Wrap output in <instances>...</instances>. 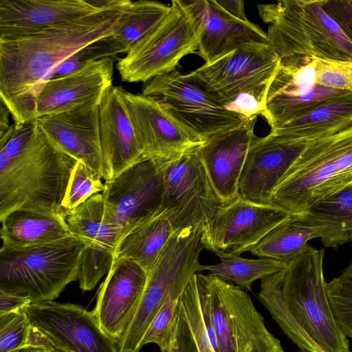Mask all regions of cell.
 Returning <instances> with one entry per match:
<instances>
[{
	"instance_id": "cell-1",
	"label": "cell",
	"mask_w": 352,
	"mask_h": 352,
	"mask_svg": "<svg viewBox=\"0 0 352 352\" xmlns=\"http://www.w3.org/2000/svg\"><path fill=\"white\" fill-rule=\"evenodd\" d=\"M112 7L36 32L0 37V99L14 125L34 121L36 100L56 67L82 48L113 32L131 3Z\"/></svg>"
},
{
	"instance_id": "cell-2",
	"label": "cell",
	"mask_w": 352,
	"mask_h": 352,
	"mask_svg": "<svg viewBox=\"0 0 352 352\" xmlns=\"http://www.w3.org/2000/svg\"><path fill=\"white\" fill-rule=\"evenodd\" d=\"M324 257V250L309 245L285 270L261 280L258 298L302 352H349L327 293Z\"/></svg>"
},
{
	"instance_id": "cell-3",
	"label": "cell",
	"mask_w": 352,
	"mask_h": 352,
	"mask_svg": "<svg viewBox=\"0 0 352 352\" xmlns=\"http://www.w3.org/2000/svg\"><path fill=\"white\" fill-rule=\"evenodd\" d=\"M76 162L52 144L36 120L14 125L0 144V220L16 210L64 212L61 204Z\"/></svg>"
},
{
	"instance_id": "cell-4",
	"label": "cell",
	"mask_w": 352,
	"mask_h": 352,
	"mask_svg": "<svg viewBox=\"0 0 352 352\" xmlns=\"http://www.w3.org/2000/svg\"><path fill=\"white\" fill-rule=\"evenodd\" d=\"M352 186V127L311 140L274 188L269 205L301 217Z\"/></svg>"
},
{
	"instance_id": "cell-5",
	"label": "cell",
	"mask_w": 352,
	"mask_h": 352,
	"mask_svg": "<svg viewBox=\"0 0 352 352\" xmlns=\"http://www.w3.org/2000/svg\"><path fill=\"white\" fill-rule=\"evenodd\" d=\"M324 0L258 4L268 41L280 58L306 56L352 64V42L323 8Z\"/></svg>"
},
{
	"instance_id": "cell-6",
	"label": "cell",
	"mask_w": 352,
	"mask_h": 352,
	"mask_svg": "<svg viewBox=\"0 0 352 352\" xmlns=\"http://www.w3.org/2000/svg\"><path fill=\"white\" fill-rule=\"evenodd\" d=\"M280 60L269 41H255L205 63L190 74L219 104L248 118L262 115Z\"/></svg>"
},
{
	"instance_id": "cell-7",
	"label": "cell",
	"mask_w": 352,
	"mask_h": 352,
	"mask_svg": "<svg viewBox=\"0 0 352 352\" xmlns=\"http://www.w3.org/2000/svg\"><path fill=\"white\" fill-rule=\"evenodd\" d=\"M85 245L69 237L23 248L0 249V291L31 303L54 300L78 280Z\"/></svg>"
},
{
	"instance_id": "cell-8",
	"label": "cell",
	"mask_w": 352,
	"mask_h": 352,
	"mask_svg": "<svg viewBox=\"0 0 352 352\" xmlns=\"http://www.w3.org/2000/svg\"><path fill=\"white\" fill-rule=\"evenodd\" d=\"M196 279L221 352H284L243 289L212 274Z\"/></svg>"
},
{
	"instance_id": "cell-9",
	"label": "cell",
	"mask_w": 352,
	"mask_h": 352,
	"mask_svg": "<svg viewBox=\"0 0 352 352\" xmlns=\"http://www.w3.org/2000/svg\"><path fill=\"white\" fill-rule=\"evenodd\" d=\"M204 249L201 238L190 232L173 234L148 274L144 293L126 331L117 342L119 352H140L155 316L173 293L183 292L191 277L205 270L199 262Z\"/></svg>"
},
{
	"instance_id": "cell-10",
	"label": "cell",
	"mask_w": 352,
	"mask_h": 352,
	"mask_svg": "<svg viewBox=\"0 0 352 352\" xmlns=\"http://www.w3.org/2000/svg\"><path fill=\"white\" fill-rule=\"evenodd\" d=\"M199 41L193 11L186 1L173 0L162 23L118 58L117 69L123 81L146 83L175 70L183 57L197 50Z\"/></svg>"
},
{
	"instance_id": "cell-11",
	"label": "cell",
	"mask_w": 352,
	"mask_h": 352,
	"mask_svg": "<svg viewBox=\"0 0 352 352\" xmlns=\"http://www.w3.org/2000/svg\"><path fill=\"white\" fill-rule=\"evenodd\" d=\"M197 148L161 164L163 190L159 212L170 221L174 233L204 226L226 205L214 190Z\"/></svg>"
},
{
	"instance_id": "cell-12",
	"label": "cell",
	"mask_w": 352,
	"mask_h": 352,
	"mask_svg": "<svg viewBox=\"0 0 352 352\" xmlns=\"http://www.w3.org/2000/svg\"><path fill=\"white\" fill-rule=\"evenodd\" d=\"M142 94L157 101L189 132L204 142L247 119L219 104L190 74H182L176 69L147 81Z\"/></svg>"
},
{
	"instance_id": "cell-13",
	"label": "cell",
	"mask_w": 352,
	"mask_h": 352,
	"mask_svg": "<svg viewBox=\"0 0 352 352\" xmlns=\"http://www.w3.org/2000/svg\"><path fill=\"white\" fill-rule=\"evenodd\" d=\"M316 63L306 56L281 58L262 113L271 129L305 116L330 98L352 92L319 84Z\"/></svg>"
},
{
	"instance_id": "cell-14",
	"label": "cell",
	"mask_w": 352,
	"mask_h": 352,
	"mask_svg": "<svg viewBox=\"0 0 352 352\" xmlns=\"http://www.w3.org/2000/svg\"><path fill=\"white\" fill-rule=\"evenodd\" d=\"M31 326L60 352H119L116 340L101 327L92 311L54 300L23 309Z\"/></svg>"
},
{
	"instance_id": "cell-15",
	"label": "cell",
	"mask_w": 352,
	"mask_h": 352,
	"mask_svg": "<svg viewBox=\"0 0 352 352\" xmlns=\"http://www.w3.org/2000/svg\"><path fill=\"white\" fill-rule=\"evenodd\" d=\"M162 190L161 164L146 160L133 165L105 181L102 194L106 219L120 227L122 236L159 212Z\"/></svg>"
},
{
	"instance_id": "cell-16",
	"label": "cell",
	"mask_w": 352,
	"mask_h": 352,
	"mask_svg": "<svg viewBox=\"0 0 352 352\" xmlns=\"http://www.w3.org/2000/svg\"><path fill=\"white\" fill-rule=\"evenodd\" d=\"M291 216L270 205L241 198L222 207L204 226L205 249L239 255L250 251L274 228Z\"/></svg>"
},
{
	"instance_id": "cell-17",
	"label": "cell",
	"mask_w": 352,
	"mask_h": 352,
	"mask_svg": "<svg viewBox=\"0 0 352 352\" xmlns=\"http://www.w3.org/2000/svg\"><path fill=\"white\" fill-rule=\"evenodd\" d=\"M123 94L140 147L148 160L166 164L204 143L153 98L124 89Z\"/></svg>"
},
{
	"instance_id": "cell-18",
	"label": "cell",
	"mask_w": 352,
	"mask_h": 352,
	"mask_svg": "<svg viewBox=\"0 0 352 352\" xmlns=\"http://www.w3.org/2000/svg\"><path fill=\"white\" fill-rule=\"evenodd\" d=\"M309 140H294L269 133L252 140L238 184L239 197L269 205L280 179L304 151Z\"/></svg>"
},
{
	"instance_id": "cell-19",
	"label": "cell",
	"mask_w": 352,
	"mask_h": 352,
	"mask_svg": "<svg viewBox=\"0 0 352 352\" xmlns=\"http://www.w3.org/2000/svg\"><path fill=\"white\" fill-rule=\"evenodd\" d=\"M148 280V274L138 263L113 259L98 290L92 311L103 330L116 342L131 323Z\"/></svg>"
},
{
	"instance_id": "cell-20",
	"label": "cell",
	"mask_w": 352,
	"mask_h": 352,
	"mask_svg": "<svg viewBox=\"0 0 352 352\" xmlns=\"http://www.w3.org/2000/svg\"><path fill=\"white\" fill-rule=\"evenodd\" d=\"M99 105L83 106L36 120L56 148L82 162L103 178Z\"/></svg>"
},
{
	"instance_id": "cell-21",
	"label": "cell",
	"mask_w": 352,
	"mask_h": 352,
	"mask_svg": "<svg viewBox=\"0 0 352 352\" xmlns=\"http://www.w3.org/2000/svg\"><path fill=\"white\" fill-rule=\"evenodd\" d=\"M257 116L206 139L197 153L208 177L225 204L239 198V177L250 146L256 137Z\"/></svg>"
},
{
	"instance_id": "cell-22",
	"label": "cell",
	"mask_w": 352,
	"mask_h": 352,
	"mask_svg": "<svg viewBox=\"0 0 352 352\" xmlns=\"http://www.w3.org/2000/svg\"><path fill=\"white\" fill-rule=\"evenodd\" d=\"M116 59L106 57L74 72L48 80L36 98V118L99 104L112 86Z\"/></svg>"
},
{
	"instance_id": "cell-23",
	"label": "cell",
	"mask_w": 352,
	"mask_h": 352,
	"mask_svg": "<svg viewBox=\"0 0 352 352\" xmlns=\"http://www.w3.org/2000/svg\"><path fill=\"white\" fill-rule=\"evenodd\" d=\"M124 89L111 86L99 105L100 143L105 181L148 160L141 150L127 110Z\"/></svg>"
},
{
	"instance_id": "cell-24",
	"label": "cell",
	"mask_w": 352,
	"mask_h": 352,
	"mask_svg": "<svg viewBox=\"0 0 352 352\" xmlns=\"http://www.w3.org/2000/svg\"><path fill=\"white\" fill-rule=\"evenodd\" d=\"M119 0H1L0 37L36 32L113 6Z\"/></svg>"
},
{
	"instance_id": "cell-25",
	"label": "cell",
	"mask_w": 352,
	"mask_h": 352,
	"mask_svg": "<svg viewBox=\"0 0 352 352\" xmlns=\"http://www.w3.org/2000/svg\"><path fill=\"white\" fill-rule=\"evenodd\" d=\"M199 29L198 53L206 63L251 42H268L257 25L239 20L226 12L216 0L186 1Z\"/></svg>"
},
{
	"instance_id": "cell-26",
	"label": "cell",
	"mask_w": 352,
	"mask_h": 352,
	"mask_svg": "<svg viewBox=\"0 0 352 352\" xmlns=\"http://www.w3.org/2000/svg\"><path fill=\"white\" fill-rule=\"evenodd\" d=\"M64 212L12 211L0 220L1 247L23 248L72 236Z\"/></svg>"
},
{
	"instance_id": "cell-27",
	"label": "cell",
	"mask_w": 352,
	"mask_h": 352,
	"mask_svg": "<svg viewBox=\"0 0 352 352\" xmlns=\"http://www.w3.org/2000/svg\"><path fill=\"white\" fill-rule=\"evenodd\" d=\"M352 127V92L330 98L305 116L270 133L294 140H314Z\"/></svg>"
},
{
	"instance_id": "cell-28",
	"label": "cell",
	"mask_w": 352,
	"mask_h": 352,
	"mask_svg": "<svg viewBox=\"0 0 352 352\" xmlns=\"http://www.w3.org/2000/svg\"><path fill=\"white\" fill-rule=\"evenodd\" d=\"M173 234L170 221L158 212L120 237L115 248L113 259L132 261L148 274Z\"/></svg>"
},
{
	"instance_id": "cell-29",
	"label": "cell",
	"mask_w": 352,
	"mask_h": 352,
	"mask_svg": "<svg viewBox=\"0 0 352 352\" xmlns=\"http://www.w3.org/2000/svg\"><path fill=\"white\" fill-rule=\"evenodd\" d=\"M72 235L85 247L113 254L122 230L105 218L102 194H96L73 210L64 212Z\"/></svg>"
},
{
	"instance_id": "cell-30",
	"label": "cell",
	"mask_w": 352,
	"mask_h": 352,
	"mask_svg": "<svg viewBox=\"0 0 352 352\" xmlns=\"http://www.w3.org/2000/svg\"><path fill=\"white\" fill-rule=\"evenodd\" d=\"M317 227L318 238L327 248L338 247L352 239V186L317 202L303 217Z\"/></svg>"
},
{
	"instance_id": "cell-31",
	"label": "cell",
	"mask_w": 352,
	"mask_h": 352,
	"mask_svg": "<svg viewBox=\"0 0 352 352\" xmlns=\"http://www.w3.org/2000/svg\"><path fill=\"white\" fill-rule=\"evenodd\" d=\"M195 275L182 294L179 312L168 344L160 352H216L205 327Z\"/></svg>"
},
{
	"instance_id": "cell-32",
	"label": "cell",
	"mask_w": 352,
	"mask_h": 352,
	"mask_svg": "<svg viewBox=\"0 0 352 352\" xmlns=\"http://www.w3.org/2000/svg\"><path fill=\"white\" fill-rule=\"evenodd\" d=\"M170 5L155 1H131L113 33L104 39L111 56L127 53L153 31L168 14Z\"/></svg>"
},
{
	"instance_id": "cell-33",
	"label": "cell",
	"mask_w": 352,
	"mask_h": 352,
	"mask_svg": "<svg viewBox=\"0 0 352 352\" xmlns=\"http://www.w3.org/2000/svg\"><path fill=\"white\" fill-rule=\"evenodd\" d=\"M316 238L317 227L291 217L271 230L250 252L259 258L276 260L287 266L307 250L310 240Z\"/></svg>"
},
{
	"instance_id": "cell-34",
	"label": "cell",
	"mask_w": 352,
	"mask_h": 352,
	"mask_svg": "<svg viewBox=\"0 0 352 352\" xmlns=\"http://www.w3.org/2000/svg\"><path fill=\"white\" fill-rule=\"evenodd\" d=\"M213 252L219 257L220 262L205 265V270L248 291L252 290V285L255 280H262L286 267L283 263L272 258H244L239 255L219 250Z\"/></svg>"
},
{
	"instance_id": "cell-35",
	"label": "cell",
	"mask_w": 352,
	"mask_h": 352,
	"mask_svg": "<svg viewBox=\"0 0 352 352\" xmlns=\"http://www.w3.org/2000/svg\"><path fill=\"white\" fill-rule=\"evenodd\" d=\"M104 184L91 168L77 162L71 173L61 204L64 212L73 210L93 195L102 192Z\"/></svg>"
},
{
	"instance_id": "cell-36",
	"label": "cell",
	"mask_w": 352,
	"mask_h": 352,
	"mask_svg": "<svg viewBox=\"0 0 352 352\" xmlns=\"http://www.w3.org/2000/svg\"><path fill=\"white\" fill-rule=\"evenodd\" d=\"M183 292L172 294L162 305L144 335L143 346L153 343L159 346L160 351L166 347L179 312Z\"/></svg>"
},
{
	"instance_id": "cell-37",
	"label": "cell",
	"mask_w": 352,
	"mask_h": 352,
	"mask_svg": "<svg viewBox=\"0 0 352 352\" xmlns=\"http://www.w3.org/2000/svg\"><path fill=\"white\" fill-rule=\"evenodd\" d=\"M31 328L23 309L0 316V352H20L29 348Z\"/></svg>"
},
{
	"instance_id": "cell-38",
	"label": "cell",
	"mask_w": 352,
	"mask_h": 352,
	"mask_svg": "<svg viewBox=\"0 0 352 352\" xmlns=\"http://www.w3.org/2000/svg\"><path fill=\"white\" fill-rule=\"evenodd\" d=\"M327 293L336 320L352 339V278L335 277L327 283Z\"/></svg>"
},
{
	"instance_id": "cell-39",
	"label": "cell",
	"mask_w": 352,
	"mask_h": 352,
	"mask_svg": "<svg viewBox=\"0 0 352 352\" xmlns=\"http://www.w3.org/2000/svg\"><path fill=\"white\" fill-rule=\"evenodd\" d=\"M106 57L112 56L108 51L107 45L104 39L92 43L68 57L56 67L50 78L74 72Z\"/></svg>"
},
{
	"instance_id": "cell-40",
	"label": "cell",
	"mask_w": 352,
	"mask_h": 352,
	"mask_svg": "<svg viewBox=\"0 0 352 352\" xmlns=\"http://www.w3.org/2000/svg\"><path fill=\"white\" fill-rule=\"evenodd\" d=\"M323 8L352 42V0H324Z\"/></svg>"
},
{
	"instance_id": "cell-41",
	"label": "cell",
	"mask_w": 352,
	"mask_h": 352,
	"mask_svg": "<svg viewBox=\"0 0 352 352\" xmlns=\"http://www.w3.org/2000/svg\"><path fill=\"white\" fill-rule=\"evenodd\" d=\"M30 304L26 298L0 291V316L21 310Z\"/></svg>"
},
{
	"instance_id": "cell-42",
	"label": "cell",
	"mask_w": 352,
	"mask_h": 352,
	"mask_svg": "<svg viewBox=\"0 0 352 352\" xmlns=\"http://www.w3.org/2000/svg\"><path fill=\"white\" fill-rule=\"evenodd\" d=\"M216 1L221 8L231 16L243 21H249L245 12L243 1L216 0Z\"/></svg>"
},
{
	"instance_id": "cell-43",
	"label": "cell",
	"mask_w": 352,
	"mask_h": 352,
	"mask_svg": "<svg viewBox=\"0 0 352 352\" xmlns=\"http://www.w3.org/2000/svg\"><path fill=\"white\" fill-rule=\"evenodd\" d=\"M10 111L6 105L1 101L0 107V138L6 133L11 126L9 122Z\"/></svg>"
},
{
	"instance_id": "cell-44",
	"label": "cell",
	"mask_w": 352,
	"mask_h": 352,
	"mask_svg": "<svg viewBox=\"0 0 352 352\" xmlns=\"http://www.w3.org/2000/svg\"><path fill=\"white\" fill-rule=\"evenodd\" d=\"M20 352H60L56 349L45 348H28L21 350Z\"/></svg>"
},
{
	"instance_id": "cell-45",
	"label": "cell",
	"mask_w": 352,
	"mask_h": 352,
	"mask_svg": "<svg viewBox=\"0 0 352 352\" xmlns=\"http://www.w3.org/2000/svg\"><path fill=\"white\" fill-rule=\"evenodd\" d=\"M340 276L344 277L352 278V259L348 266L342 271Z\"/></svg>"
},
{
	"instance_id": "cell-46",
	"label": "cell",
	"mask_w": 352,
	"mask_h": 352,
	"mask_svg": "<svg viewBox=\"0 0 352 352\" xmlns=\"http://www.w3.org/2000/svg\"><path fill=\"white\" fill-rule=\"evenodd\" d=\"M351 243H352V239H351Z\"/></svg>"
},
{
	"instance_id": "cell-47",
	"label": "cell",
	"mask_w": 352,
	"mask_h": 352,
	"mask_svg": "<svg viewBox=\"0 0 352 352\" xmlns=\"http://www.w3.org/2000/svg\"><path fill=\"white\" fill-rule=\"evenodd\" d=\"M350 352V351H349Z\"/></svg>"
}]
</instances>
